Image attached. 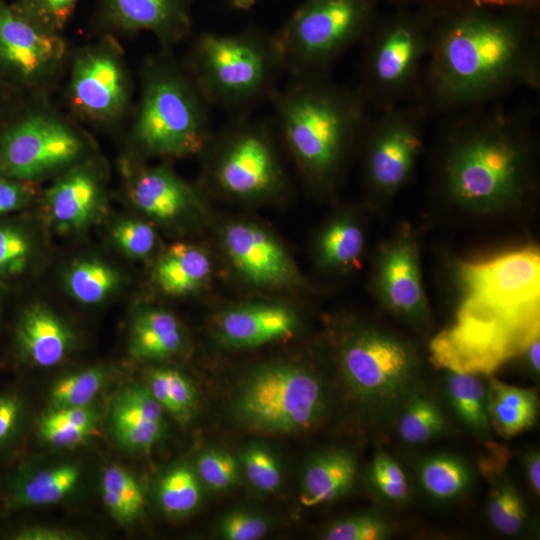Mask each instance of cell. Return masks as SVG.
I'll return each instance as SVG.
<instances>
[{
  "mask_svg": "<svg viewBox=\"0 0 540 540\" xmlns=\"http://www.w3.org/2000/svg\"><path fill=\"white\" fill-rule=\"evenodd\" d=\"M80 0H14L25 13L46 28L62 33Z\"/></svg>",
  "mask_w": 540,
  "mask_h": 540,
  "instance_id": "cell-47",
  "label": "cell"
},
{
  "mask_svg": "<svg viewBox=\"0 0 540 540\" xmlns=\"http://www.w3.org/2000/svg\"><path fill=\"white\" fill-rule=\"evenodd\" d=\"M393 525L382 514L369 512L331 523L322 533L326 540H384L393 534Z\"/></svg>",
  "mask_w": 540,
  "mask_h": 540,
  "instance_id": "cell-41",
  "label": "cell"
},
{
  "mask_svg": "<svg viewBox=\"0 0 540 540\" xmlns=\"http://www.w3.org/2000/svg\"><path fill=\"white\" fill-rule=\"evenodd\" d=\"M195 0H98L94 21L103 33L150 32L171 52L192 32Z\"/></svg>",
  "mask_w": 540,
  "mask_h": 540,
  "instance_id": "cell-16",
  "label": "cell"
},
{
  "mask_svg": "<svg viewBox=\"0 0 540 540\" xmlns=\"http://www.w3.org/2000/svg\"><path fill=\"white\" fill-rule=\"evenodd\" d=\"M430 115L418 102L377 110L361 133L365 146V173L377 193L392 194L409 179L424 145Z\"/></svg>",
  "mask_w": 540,
  "mask_h": 540,
  "instance_id": "cell-15",
  "label": "cell"
},
{
  "mask_svg": "<svg viewBox=\"0 0 540 540\" xmlns=\"http://www.w3.org/2000/svg\"><path fill=\"white\" fill-rule=\"evenodd\" d=\"M184 336L178 319L161 308H144L133 317L129 353L141 361H160L177 355Z\"/></svg>",
  "mask_w": 540,
  "mask_h": 540,
  "instance_id": "cell-27",
  "label": "cell"
},
{
  "mask_svg": "<svg viewBox=\"0 0 540 540\" xmlns=\"http://www.w3.org/2000/svg\"><path fill=\"white\" fill-rule=\"evenodd\" d=\"M378 286L384 303L397 315L414 322L427 318V300L413 243L399 240L385 250L379 264Z\"/></svg>",
  "mask_w": 540,
  "mask_h": 540,
  "instance_id": "cell-20",
  "label": "cell"
},
{
  "mask_svg": "<svg viewBox=\"0 0 540 540\" xmlns=\"http://www.w3.org/2000/svg\"><path fill=\"white\" fill-rule=\"evenodd\" d=\"M296 327L297 318L293 311L276 304L230 308L216 320L218 337L234 348H253L285 339Z\"/></svg>",
  "mask_w": 540,
  "mask_h": 540,
  "instance_id": "cell-23",
  "label": "cell"
},
{
  "mask_svg": "<svg viewBox=\"0 0 540 540\" xmlns=\"http://www.w3.org/2000/svg\"><path fill=\"white\" fill-rule=\"evenodd\" d=\"M122 172L128 199L151 218L174 220L197 202L193 188L166 165L145 166L126 157Z\"/></svg>",
  "mask_w": 540,
  "mask_h": 540,
  "instance_id": "cell-19",
  "label": "cell"
},
{
  "mask_svg": "<svg viewBox=\"0 0 540 540\" xmlns=\"http://www.w3.org/2000/svg\"><path fill=\"white\" fill-rule=\"evenodd\" d=\"M81 535L66 529L48 526L25 527L12 535L13 540H75Z\"/></svg>",
  "mask_w": 540,
  "mask_h": 540,
  "instance_id": "cell-51",
  "label": "cell"
},
{
  "mask_svg": "<svg viewBox=\"0 0 540 540\" xmlns=\"http://www.w3.org/2000/svg\"><path fill=\"white\" fill-rule=\"evenodd\" d=\"M269 529L267 520L257 514L236 511L227 515L220 532L228 540H257L263 538Z\"/></svg>",
  "mask_w": 540,
  "mask_h": 540,
  "instance_id": "cell-48",
  "label": "cell"
},
{
  "mask_svg": "<svg viewBox=\"0 0 540 540\" xmlns=\"http://www.w3.org/2000/svg\"><path fill=\"white\" fill-rule=\"evenodd\" d=\"M486 448L479 469L489 484V521L501 534L518 535L525 529L528 516L524 500L507 473L510 453L492 441L486 442Z\"/></svg>",
  "mask_w": 540,
  "mask_h": 540,
  "instance_id": "cell-24",
  "label": "cell"
},
{
  "mask_svg": "<svg viewBox=\"0 0 540 540\" xmlns=\"http://www.w3.org/2000/svg\"><path fill=\"white\" fill-rule=\"evenodd\" d=\"M392 427L398 438L410 446L425 444L451 432V425L440 402L426 383L404 402Z\"/></svg>",
  "mask_w": 540,
  "mask_h": 540,
  "instance_id": "cell-31",
  "label": "cell"
},
{
  "mask_svg": "<svg viewBox=\"0 0 540 540\" xmlns=\"http://www.w3.org/2000/svg\"><path fill=\"white\" fill-rule=\"evenodd\" d=\"M272 122L233 116L206 148L212 150L209 176L223 193L257 199L282 191L284 174L275 147Z\"/></svg>",
  "mask_w": 540,
  "mask_h": 540,
  "instance_id": "cell-12",
  "label": "cell"
},
{
  "mask_svg": "<svg viewBox=\"0 0 540 540\" xmlns=\"http://www.w3.org/2000/svg\"><path fill=\"white\" fill-rule=\"evenodd\" d=\"M145 384L164 411L185 425L194 417L198 406L197 391L190 379L172 368L150 371Z\"/></svg>",
  "mask_w": 540,
  "mask_h": 540,
  "instance_id": "cell-36",
  "label": "cell"
},
{
  "mask_svg": "<svg viewBox=\"0 0 540 540\" xmlns=\"http://www.w3.org/2000/svg\"><path fill=\"white\" fill-rule=\"evenodd\" d=\"M458 113L444 134L441 175L446 192L456 202L481 211L512 204L530 186L528 116L487 105Z\"/></svg>",
  "mask_w": 540,
  "mask_h": 540,
  "instance_id": "cell-3",
  "label": "cell"
},
{
  "mask_svg": "<svg viewBox=\"0 0 540 540\" xmlns=\"http://www.w3.org/2000/svg\"><path fill=\"white\" fill-rule=\"evenodd\" d=\"M378 18L376 0H303L275 33L291 77L329 75Z\"/></svg>",
  "mask_w": 540,
  "mask_h": 540,
  "instance_id": "cell-9",
  "label": "cell"
},
{
  "mask_svg": "<svg viewBox=\"0 0 540 540\" xmlns=\"http://www.w3.org/2000/svg\"><path fill=\"white\" fill-rule=\"evenodd\" d=\"M523 469L530 489L539 497L540 495V454L538 449L526 453L523 459Z\"/></svg>",
  "mask_w": 540,
  "mask_h": 540,
  "instance_id": "cell-52",
  "label": "cell"
},
{
  "mask_svg": "<svg viewBox=\"0 0 540 540\" xmlns=\"http://www.w3.org/2000/svg\"><path fill=\"white\" fill-rule=\"evenodd\" d=\"M524 356V359L527 364L529 372L534 377H539L540 372V340L539 337L535 338L528 346L524 349L521 354Z\"/></svg>",
  "mask_w": 540,
  "mask_h": 540,
  "instance_id": "cell-54",
  "label": "cell"
},
{
  "mask_svg": "<svg viewBox=\"0 0 540 540\" xmlns=\"http://www.w3.org/2000/svg\"><path fill=\"white\" fill-rule=\"evenodd\" d=\"M36 195L35 182L0 176V216L26 207Z\"/></svg>",
  "mask_w": 540,
  "mask_h": 540,
  "instance_id": "cell-49",
  "label": "cell"
},
{
  "mask_svg": "<svg viewBox=\"0 0 540 540\" xmlns=\"http://www.w3.org/2000/svg\"><path fill=\"white\" fill-rule=\"evenodd\" d=\"M32 254V239L25 229L16 224H0V279L21 275Z\"/></svg>",
  "mask_w": 540,
  "mask_h": 540,
  "instance_id": "cell-42",
  "label": "cell"
},
{
  "mask_svg": "<svg viewBox=\"0 0 540 540\" xmlns=\"http://www.w3.org/2000/svg\"><path fill=\"white\" fill-rule=\"evenodd\" d=\"M242 466L249 483L259 491L271 493L282 482V473L276 457L262 446H252L242 454Z\"/></svg>",
  "mask_w": 540,
  "mask_h": 540,
  "instance_id": "cell-43",
  "label": "cell"
},
{
  "mask_svg": "<svg viewBox=\"0 0 540 540\" xmlns=\"http://www.w3.org/2000/svg\"><path fill=\"white\" fill-rule=\"evenodd\" d=\"M536 12L466 7L433 15L432 39L416 102L432 113L485 106L540 84Z\"/></svg>",
  "mask_w": 540,
  "mask_h": 540,
  "instance_id": "cell-1",
  "label": "cell"
},
{
  "mask_svg": "<svg viewBox=\"0 0 540 540\" xmlns=\"http://www.w3.org/2000/svg\"><path fill=\"white\" fill-rule=\"evenodd\" d=\"M97 411L90 405L51 408L38 422L42 440L58 448L83 444L96 432Z\"/></svg>",
  "mask_w": 540,
  "mask_h": 540,
  "instance_id": "cell-33",
  "label": "cell"
},
{
  "mask_svg": "<svg viewBox=\"0 0 540 540\" xmlns=\"http://www.w3.org/2000/svg\"><path fill=\"white\" fill-rule=\"evenodd\" d=\"M211 271L207 254L188 243H174L160 256L153 269L158 288L166 295L181 297L197 291Z\"/></svg>",
  "mask_w": 540,
  "mask_h": 540,
  "instance_id": "cell-28",
  "label": "cell"
},
{
  "mask_svg": "<svg viewBox=\"0 0 540 540\" xmlns=\"http://www.w3.org/2000/svg\"><path fill=\"white\" fill-rule=\"evenodd\" d=\"M183 62L209 105L232 116L248 115L270 100L285 72L275 33L256 26L201 32Z\"/></svg>",
  "mask_w": 540,
  "mask_h": 540,
  "instance_id": "cell-6",
  "label": "cell"
},
{
  "mask_svg": "<svg viewBox=\"0 0 540 540\" xmlns=\"http://www.w3.org/2000/svg\"><path fill=\"white\" fill-rule=\"evenodd\" d=\"M68 63L67 101L75 118L113 126L131 112L132 79L115 35L103 33L71 53Z\"/></svg>",
  "mask_w": 540,
  "mask_h": 540,
  "instance_id": "cell-14",
  "label": "cell"
},
{
  "mask_svg": "<svg viewBox=\"0 0 540 540\" xmlns=\"http://www.w3.org/2000/svg\"><path fill=\"white\" fill-rule=\"evenodd\" d=\"M62 33L33 19L14 2L0 0V87L22 98H42L68 65Z\"/></svg>",
  "mask_w": 540,
  "mask_h": 540,
  "instance_id": "cell-13",
  "label": "cell"
},
{
  "mask_svg": "<svg viewBox=\"0 0 540 540\" xmlns=\"http://www.w3.org/2000/svg\"><path fill=\"white\" fill-rule=\"evenodd\" d=\"M100 488L105 507L120 524L130 525L144 513L143 490L136 478L125 468L116 464L105 467Z\"/></svg>",
  "mask_w": 540,
  "mask_h": 540,
  "instance_id": "cell-35",
  "label": "cell"
},
{
  "mask_svg": "<svg viewBox=\"0 0 540 540\" xmlns=\"http://www.w3.org/2000/svg\"><path fill=\"white\" fill-rule=\"evenodd\" d=\"M104 168L88 158L58 175L43 193V210L60 232H76L98 215L104 199Z\"/></svg>",
  "mask_w": 540,
  "mask_h": 540,
  "instance_id": "cell-17",
  "label": "cell"
},
{
  "mask_svg": "<svg viewBox=\"0 0 540 540\" xmlns=\"http://www.w3.org/2000/svg\"><path fill=\"white\" fill-rule=\"evenodd\" d=\"M111 238L118 249L128 257L135 259L148 256L156 243L153 227L134 218L117 221L111 229Z\"/></svg>",
  "mask_w": 540,
  "mask_h": 540,
  "instance_id": "cell-44",
  "label": "cell"
},
{
  "mask_svg": "<svg viewBox=\"0 0 540 540\" xmlns=\"http://www.w3.org/2000/svg\"><path fill=\"white\" fill-rule=\"evenodd\" d=\"M140 84L128 134L133 156L128 158L202 153L213 135L211 106L183 60L169 51L149 57L141 68Z\"/></svg>",
  "mask_w": 540,
  "mask_h": 540,
  "instance_id": "cell-5",
  "label": "cell"
},
{
  "mask_svg": "<svg viewBox=\"0 0 540 540\" xmlns=\"http://www.w3.org/2000/svg\"><path fill=\"white\" fill-rule=\"evenodd\" d=\"M462 298L430 343L445 370L491 375L540 336V253L528 246L458 264Z\"/></svg>",
  "mask_w": 540,
  "mask_h": 540,
  "instance_id": "cell-2",
  "label": "cell"
},
{
  "mask_svg": "<svg viewBox=\"0 0 540 540\" xmlns=\"http://www.w3.org/2000/svg\"><path fill=\"white\" fill-rule=\"evenodd\" d=\"M338 366L361 419L382 435L392 427L404 402L425 383L413 346L375 327L347 333L338 349Z\"/></svg>",
  "mask_w": 540,
  "mask_h": 540,
  "instance_id": "cell-7",
  "label": "cell"
},
{
  "mask_svg": "<svg viewBox=\"0 0 540 540\" xmlns=\"http://www.w3.org/2000/svg\"><path fill=\"white\" fill-rule=\"evenodd\" d=\"M397 9L385 18L378 17L361 42L357 90L376 110L416 99L431 45L432 13Z\"/></svg>",
  "mask_w": 540,
  "mask_h": 540,
  "instance_id": "cell-8",
  "label": "cell"
},
{
  "mask_svg": "<svg viewBox=\"0 0 540 540\" xmlns=\"http://www.w3.org/2000/svg\"><path fill=\"white\" fill-rule=\"evenodd\" d=\"M272 125L305 177L319 187L332 183L369 117L357 89L329 75L291 77L278 88Z\"/></svg>",
  "mask_w": 540,
  "mask_h": 540,
  "instance_id": "cell-4",
  "label": "cell"
},
{
  "mask_svg": "<svg viewBox=\"0 0 540 540\" xmlns=\"http://www.w3.org/2000/svg\"><path fill=\"white\" fill-rule=\"evenodd\" d=\"M417 484L430 500L454 502L472 488L474 472L470 464L455 454L439 452L422 457L415 469Z\"/></svg>",
  "mask_w": 540,
  "mask_h": 540,
  "instance_id": "cell-30",
  "label": "cell"
},
{
  "mask_svg": "<svg viewBox=\"0 0 540 540\" xmlns=\"http://www.w3.org/2000/svg\"><path fill=\"white\" fill-rule=\"evenodd\" d=\"M196 474L207 487L221 491L233 486L238 479V463L228 452L211 449L197 459Z\"/></svg>",
  "mask_w": 540,
  "mask_h": 540,
  "instance_id": "cell-45",
  "label": "cell"
},
{
  "mask_svg": "<svg viewBox=\"0 0 540 540\" xmlns=\"http://www.w3.org/2000/svg\"><path fill=\"white\" fill-rule=\"evenodd\" d=\"M108 370L102 366L91 367L59 379L49 394L51 408L87 406L104 389Z\"/></svg>",
  "mask_w": 540,
  "mask_h": 540,
  "instance_id": "cell-39",
  "label": "cell"
},
{
  "mask_svg": "<svg viewBox=\"0 0 540 540\" xmlns=\"http://www.w3.org/2000/svg\"><path fill=\"white\" fill-rule=\"evenodd\" d=\"M23 99L0 87V133L8 118Z\"/></svg>",
  "mask_w": 540,
  "mask_h": 540,
  "instance_id": "cell-53",
  "label": "cell"
},
{
  "mask_svg": "<svg viewBox=\"0 0 540 540\" xmlns=\"http://www.w3.org/2000/svg\"><path fill=\"white\" fill-rule=\"evenodd\" d=\"M163 408L144 384H131L114 397L111 430L117 442L132 452L149 451L163 436Z\"/></svg>",
  "mask_w": 540,
  "mask_h": 540,
  "instance_id": "cell-21",
  "label": "cell"
},
{
  "mask_svg": "<svg viewBox=\"0 0 540 540\" xmlns=\"http://www.w3.org/2000/svg\"><path fill=\"white\" fill-rule=\"evenodd\" d=\"M116 269L97 258L74 261L64 274V285L69 295L85 305L100 304L120 285Z\"/></svg>",
  "mask_w": 540,
  "mask_h": 540,
  "instance_id": "cell-34",
  "label": "cell"
},
{
  "mask_svg": "<svg viewBox=\"0 0 540 540\" xmlns=\"http://www.w3.org/2000/svg\"><path fill=\"white\" fill-rule=\"evenodd\" d=\"M80 476L79 466L70 463L17 473L9 482L6 506L22 509L58 503L76 488Z\"/></svg>",
  "mask_w": 540,
  "mask_h": 540,
  "instance_id": "cell-26",
  "label": "cell"
},
{
  "mask_svg": "<svg viewBox=\"0 0 540 540\" xmlns=\"http://www.w3.org/2000/svg\"><path fill=\"white\" fill-rule=\"evenodd\" d=\"M15 342L28 363L51 368L63 362L73 350L75 334L52 309L35 303L21 313L15 327Z\"/></svg>",
  "mask_w": 540,
  "mask_h": 540,
  "instance_id": "cell-22",
  "label": "cell"
},
{
  "mask_svg": "<svg viewBox=\"0 0 540 540\" xmlns=\"http://www.w3.org/2000/svg\"><path fill=\"white\" fill-rule=\"evenodd\" d=\"M363 245L364 236L360 227L349 219H340L321 234L319 256L327 266L349 267L358 261Z\"/></svg>",
  "mask_w": 540,
  "mask_h": 540,
  "instance_id": "cell-37",
  "label": "cell"
},
{
  "mask_svg": "<svg viewBox=\"0 0 540 540\" xmlns=\"http://www.w3.org/2000/svg\"><path fill=\"white\" fill-rule=\"evenodd\" d=\"M23 99L0 133V176L37 182L90 158L92 140L46 103Z\"/></svg>",
  "mask_w": 540,
  "mask_h": 540,
  "instance_id": "cell-10",
  "label": "cell"
},
{
  "mask_svg": "<svg viewBox=\"0 0 540 540\" xmlns=\"http://www.w3.org/2000/svg\"><path fill=\"white\" fill-rule=\"evenodd\" d=\"M367 480L374 494L385 503L402 504L411 496V483L405 470L384 451L377 452L371 460Z\"/></svg>",
  "mask_w": 540,
  "mask_h": 540,
  "instance_id": "cell-40",
  "label": "cell"
},
{
  "mask_svg": "<svg viewBox=\"0 0 540 540\" xmlns=\"http://www.w3.org/2000/svg\"><path fill=\"white\" fill-rule=\"evenodd\" d=\"M357 467L355 455L346 449L333 448L316 454L303 472L301 504L314 507L344 496L355 483Z\"/></svg>",
  "mask_w": 540,
  "mask_h": 540,
  "instance_id": "cell-25",
  "label": "cell"
},
{
  "mask_svg": "<svg viewBox=\"0 0 540 540\" xmlns=\"http://www.w3.org/2000/svg\"><path fill=\"white\" fill-rule=\"evenodd\" d=\"M329 392L314 371L292 364H271L252 371L233 401L235 416L247 428L288 434L316 428L326 416Z\"/></svg>",
  "mask_w": 540,
  "mask_h": 540,
  "instance_id": "cell-11",
  "label": "cell"
},
{
  "mask_svg": "<svg viewBox=\"0 0 540 540\" xmlns=\"http://www.w3.org/2000/svg\"><path fill=\"white\" fill-rule=\"evenodd\" d=\"M397 8L441 12L466 7L517 8L538 11L540 0H386Z\"/></svg>",
  "mask_w": 540,
  "mask_h": 540,
  "instance_id": "cell-46",
  "label": "cell"
},
{
  "mask_svg": "<svg viewBox=\"0 0 540 540\" xmlns=\"http://www.w3.org/2000/svg\"><path fill=\"white\" fill-rule=\"evenodd\" d=\"M24 406L21 398L11 392L0 395V446L9 442L16 434Z\"/></svg>",
  "mask_w": 540,
  "mask_h": 540,
  "instance_id": "cell-50",
  "label": "cell"
},
{
  "mask_svg": "<svg viewBox=\"0 0 540 540\" xmlns=\"http://www.w3.org/2000/svg\"><path fill=\"white\" fill-rule=\"evenodd\" d=\"M201 496L200 480L186 466L171 469L159 482V504L169 515L182 516L192 512L199 505Z\"/></svg>",
  "mask_w": 540,
  "mask_h": 540,
  "instance_id": "cell-38",
  "label": "cell"
},
{
  "mask_svg": "<svg viewBox=\"0 0 540 540\" xmlns=\"http://www.w3.org/2000/svg\"><path fill=\"white\" fill-rule=\"evenodd\" d=\"M487 399L491 428L502 438L515 437L531 429L536 422L539 402L533 389L490 378Z\"/></svg>",
  "mask_w": 540,
  "mask_h": 540,
  "instance_id": "cell-29",
  "label": "cell"
},
{
  "mask_svg": "<svg viewBox=\"0 0 540 540\" xmlns=\"http://www.w3.org/2000/svg\"><path fill=\"white\" fill-rule=\"evenodd\" d=\"M480 375L446 370L443 392L458 420L477 438L490 440L487 386Z\"/></svg>",
  "mask_w": 540,
  "mask_h": 540,
  "instance_id": "cell-32",
  "label": "cell"
},
{
  "mask_svg": "<svg viewBox=\"0 0 540 540\" xmlns=\"http://www.w3.org/2000/svg\"><path fill=\"white\" fill-rule=\"evenodd\" d=\"M225 249L237 270L249 281L280 286L295 278L293 263L282 245L251 223H233L224 231Z\"/></svg>",
  "mask_w": 540,
  "mask_h": 540,
  "instance_id": "cell-18",
  "label": "cell"
}]
</instances>
